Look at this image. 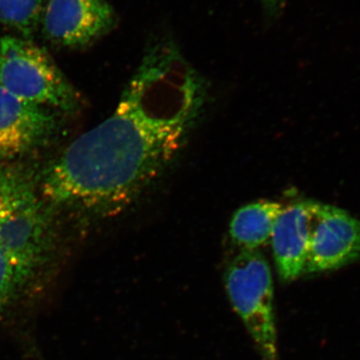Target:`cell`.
<instances>
[{
  "label": "cell",
  "mask_w": 360,
  "mask_h": 360,
  "mask_svg": "<svg viewBox=\"0 0 360 360\" xmlns=\"http://www.w3.org/2000/svg\"><path fill=\"white\" fill-rule=\"evenodd\" d=\"M283 205L262 200L238 208L232 215L229 233L233 243L243 250H257L269 240L277 217Z\"/></svg>",
  "instance_id": "cell-9"
},
{
  "label": "cell",
  "mask_w": 360,
  "mask_h": 360,
  "mask_svg": "<svg viewBox=\"0 0 360 360\" xmlns=\"http://www.w3.org/2000/svg\"><path fill=\"white\" fill-rule=\"evenodd\" d=\"M51 108L28 103L0 86V162H11L49 143L58 129Z\"/></svg>",
  "instance_id": "cell-7"
},
{
  "label": "cell",
  "mask_w": 360,
  "mask_h": 360,
  "mask_svg": "<svg viewBox=\"0 0 360 360\" xmlns=\"http://www.w3.org/2000/svg\"><path fill=\"white\" fill-rule=\"evenodd\" d=\"M317 201H296L283 208L277 217L271 240L278 276L286 283L304 274L314 229Z\"/></svg>",
  "instance_id": "cell-8"
},
{
  "label": "cell",
  "mask_w": 360,
  "mask_h": 360,
  "mask_svg": "<svg viewBox=\"0 0 360 360\" xmlns=\"http://www.w3.org/2000/svg\"><path fill=\"white\" fill-rule=\"evenodd\" d=\"M200 75L177 47H151L115 112L45 170L42 200L99 217L120 212L167 167L202 110Z\"/></svg>",
  "instance_id": "cell-1"
},
{
  "label": "cell",
  "mask_w": 360,
  "mask_h": 360,
  "mask_svg": "<svg viewBox=\"0 0 360 360\" xmlns=\"http://www.w3.org/2000/svg\"><path fill=\"white\" fill-rule=\"evenodd\" d=\"M42 200L25 168L0 162V250L32 271L49 243V214Z\"/></svg>",
  "instance_id": "cell-2"
},
{
  "label": "cell",
  "mask_w": 360,
  "mask_h": 360,
  "mask_svg": "<svg viewBox=\"0 0 360 360\" xmlns=\"http://www.w3.org/2000/svg\"><path fill=\"white\" fill-rule=\"evenodd\" d=\"M46 0H0V23L30 39L41 23Z\"/></svg>",
  "instance_id": "cell-10"
},
{
  "label": "cell",
  "mask_w": 360,
  "mask_h": 360,
  "mask_svg": "<svg viewBox=\"0 0 360 360\" xmlns=\"http://www.w3.org/2000/svg\"><path fill=\"white\" fill-rule=\"evenodd\" d=\"M32 274V270L26 269L6 251L0 250V311Z\"/></svg>",
  "instance_id": "cell-11"
},
{
  "label": "cell",
  "mask_w": 360,
  "mask_h": 360,
  "mask_svg": "<svg viewBox=\"0 0 360 360\" xmlns=\"http://www.w3.org/2000/svg\"><path fill=\"white\" fill-rule=\"evenodd\" d=\"M232 307L264 360H279L274 281L269 262L257 250H243L225 272Z\"/></svg>",
  "instance_id": "cell-4"
},
{
  "label": "cell",
  "mask_w": 360,
  "mask_h": 360,
  "mask_svg": "<svg viewBox=\"0 0 360 360\" xmlns=\"http://www.w3.org/2000/svg\"><path fill=\"white\" fill-rule=\"evenodd\" d=\"M360 258V220L317 202L304 274L330 271Z\"/></svg>",
  "instance_id": "cell-6"
},
{
  "label": "cell",
  "mask_w": 360,
  "mask_h": 360,
  "mask_svg": "<svg viewBox=\"0 0 360 360\" xmlns=\"http://www.w3.org/2000/svg\"><path fill=\"white\" fill-rule=\"evenodd\" d=\"M0 86L23 101L73 112L80 96L49 52L30 39H0Z\"/></svg>",
  "instance_id": "cell-3"
},
{
  "label": "cell",
  "mask_w": 360,
  "mask_h": 360,
  "mask_svg": "<svg viewBox=\"0 0 360 360\" xmlns=\"http://www.w3.org/2000/svg\"><path fill=\"white\" fill-rule=\"evenodd\" d=\"M117 23V14L106 0H47L40 25L45 39L56 46L84 49Z\"/></svg>",
  "instance_id": "cell-5"
},
{
  "label": "cell",
  "mask_w": 360,
  "mask_h": 360,
  "mask_svg": "<svg viewBox=\"0 0 360 360\" xmlns=\"http://www.w3.org/2000/svg\"><path fill=\"white\" fill-rule=\"evenodd\" d=\"M264 13L270 18H276L281 15L288 0H260Z\"/></svg>",
  "instance_id": "cell-12"
}]
</instances>
